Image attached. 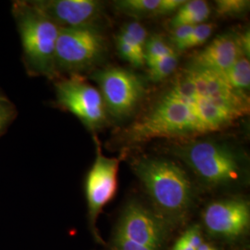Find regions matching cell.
Here are the masks:
<instances>
[{"label": "cell", "mask_w": 250, "mask_h": 250, "mask_svg": "<svg viewBox=\"0 0 250 250\" xmlns=\"http://www.w3.org/2000/svg\"><path fill=\"white\" fill-rule=\"evenodd\" d=\"M236 37H237V42L239 47L241 49L242 54L250 59V32L246 31L244 33H239L236 34Z\"/></svg>", "instance_id": "484cf974"}, {"label": "cell", "mask_w": 250, "mask_h": 250, "mask_svg": "<svg viewBox=\"0 0 250 250\" xmlns=\"http://www.w3.org/2000/svg\"><path fill=\"white\" fill-rule=\"evenodd\" d=\"M57 102L60 107L77 117L90 131H96L107 122V109L98 88L82 75H69L56 83Z\"/></svg>", "instance_id": "52a82bcc"}, {"label": "cell", "mask_w": 250, "mask_h": 250, "mask_svg": "<svg viewBox=\"0 0 250 250\" xmlns=\"http://www.w3.org/2000/svg\"><path fill=\"white\" fill-rule=\"evenodd\" d=\"M175 154L209 186L232 184L241 177L238 155L224 144L190 140L177 146Z\"/></svg>", "instance_id": "277c9868"}, {"label": "cell", "mask_w": 250, "mask_h": 250, "mask_svg": "<svg viewBox=\"0 0 250 250\" xmlns=\"http://www.w3.org/2000/svg\"><path fill=\"white\" fill-rule=\"evenodd\" d=\"M107 41L98 27L60 28L56 46L59 73L82 75L99 64L107 52Z\"/></svg>", "instance_id": "5b68a950"}, {"label": "cell", "mask_w": 250, "mask_h": 250, "mask_svg": "<svg viewBox=\"0 0 250 250\" xmlns=\"http://www.w3.org/2000/svg\"><path fill=\"white\" fill-rule=\"evenodd\" d=\"M174 52L176 51L173 46L169 45L162 36L159 35L150 36L147 38L145 46L146 65Z\"/></svg>", "instance_id": "e0dca14e"}, {"label": "cell", "mask_w": 250, "mask_h": 250, "mask_svg": "<svg viewBox=\"0 0 250 250\" xmlns=\"http://www.w3.org/2000/svg\"><path fill=\"white\" fill-rule=\"evenodd\" d=\"M203 221L208 231L215 235L237 237L250 226V204L243 199L215 201L206 208Z\"/></svg>", "instance_id": "30bf717a"}, {"label": "cell", "mask_w": 250, "mask_h": 250, "mask_svg": "<svg viewBox=\"0 0 250 250\" xmlns=\"http://www.w3.org/2000/svg\"><path fill=\"white\" fill-rule=\"evenodd\" d=\"M161 0H118L114 2L117 10L136 19L154 18L155 10Z\"/></svg>", "instance_id": "9a60e30c"}, {"label": "cell", "mask_w": 250, "mask_h": 250, "mask_svg": "<svg viewBox=\"0 0 250 250\" xmlns=\"http://www.w3.org/2000/svg\"><path fill=\"white\" fill-rule=\"evenodd\" d=\"M7 100H8V99L0 91V102H4V101H7Z\"/></svg>", "instance_id": "83f0119b"}, {"label": "cell", "mask_w": 250, "mask_h": 250, "mask_svg": "<svg viewBox=\"0 0 250 250\" xmlns=\"http://www.w3.org/2000/svg\"><path fill=\"white\" fill-rule=\"evenodd\" d=\"M216 13L220 17L237 18L246 14L250 7V0H217Z\"/></svg>", "instance_id": "d6986e66"}, {"label": "cell", "mask_w": 250, "mask_h": 250, "mask_svg": "<svg viewBox=\"0 0 250 250\" xmlns=\"http://www.w3.org/2000/svg\"><path fill=\"white\" fill-rule=\"evenodd\" d=\"M133 168L153 203L163 213L178 217L189 208L193 199L191 182L176 162L164 158H143Z\"/></svg>", "instance_id": "3957f363"}, {"label": "cell", "mask_w": 250, "mask_h": 250, "mask_svg": "<svg viewBox=\"0 0 250 250\" xmlns=\"http://www.w3.org/2000/svg\"><path fill=\"white\" fill-rule=\"evenodd\" d=\"M120 33L125 36V39L134 46L138 53L145 57V46L147 40V32L141 23L137 21L126 23Z\"/></svg>", "instance_id": "ac0fdd59"}, {"label": "cell", "mask_w": 250, "mask_h": 250, "mask_svg": "<svg viewBox=\"0 0 250 250\" xmlns=\"http://www.w3.org/2000/svg\"><path fill=\"white\" fill-rule=\"evenodd\" d=\"M107 113L119 120L131 116L146 95L141 76L125 68L110 66L94 72Z\"/></svg>", "instance_id": "8992f818"}, {"label": "cell", "mask_w": 250, "mask_h": 250, "mask_svg": "<svg viewBox=\"0 0 250 250\" xmlns=\"http://www.w3.org/2000/svg\"><path fill=\"white\" fill-rule=\"evenodd\" d=\"M113 247L115 250H154L128 239L119 232H116L114 235Z\"/></svg>", "instance_id": "d4e9b609"}, {"label": "cell", "mask_w": 250, "mask_h": 250, "mask_svg": "<svg viewBox=\"0 0 250 250\" xmlns=\"http://www.w3.org/2000/svg\"><path fill=\"white\" fill-rule=\"evenodd\" d=\"M203 243L201 228L199 225H192L182 234L171 250H197Z\"/></svg>", "instance_id": "7402d4cb"}, {"label": "cell", "mask_w": 250, "mask_h": 250, "mask_svg": "<svg viewBox=\"0 0 250 250\" xmlns=\"http://www.w3.org/2000/svg\"><path fill=\"white\" fill-rule=\"evenodd\" d=\"M29 3L59 28L97 27L104 5L98 0H33Z\"/></svg>", "instance_id": "9c48e42d"}, {"label": "cell", "mask_w": 250, "mask_h": 250, "mask_svg": "<svg viewBox=\"0 0 250 250\" xmlns=\"http://www.w3.org/2000/svg\"><path fill=\"white\" fill-rule=\"evenodd\" d=\"M12 14L21 36L27 72L34 76L58 78L56 46L60 28L29 1H15Z\"/></svg>", "instance_id": "7a4b0ae2"}, {"label": "cell", "mask_w": 250, "mask_h": 250, "mask_svg": "<svg viewBox=\"0 0 250 250\" xmlns=\"http://www.w3.org/2000/svg\"><path fill=\"white\" fill-rule=\"evenodd\" d=\"M187 0H161L157 9L155 10L154 17H163L174 14Z\"/></svg>", "instance_id": "cb8c5ba5"}, {"label": "cell", "mask_w": 250, "mask_h": 250, "mask_svg": "<svg viewBox=\"0 0 250 250\" xmlns=\"http://www.w3.org/2000/svg\"><path fill=\"white\" fill-rule=\"evenodd\" d=\"M210 15L208 3L204 0H190L174 13L169 21L171 30L181 26H196L204 23Z\"/></svg>", "instance_id": "4fadbf2b"}, {"label": "cell", "mask_w": 250, "mask_h": 250, "mask_svg": "<svg viewBox=\"0 0 250 250\" xmlns=\"http://www.w3.org/2000/svg\"><path fill=\"white\" fill-rule=\"evenodd\" d=\"M223 75L232 89L247 94L250 87V59L241 56Z\"/></svg>", "instance_id": "5bb4252c"}, {"label": "cell", "mask_w": 250, "mask_h": 250, "mask_svg": "<svg viewBox=\"0 0 250 250\" xmlns=\"http://www.w3.org/2000/svg\"><path fill=\"white\" fill-rule=\"evenodd\" d=\"M235 34L228 33L215 37L204 49L197 52L188 65L224 74L241 57Z\"/></svg>", "instance_id": "7c38bea8"}, {"label": "cell", "mask_w": 250, "mask_h": 250, "mask_svg": "<svg viewBox=\"0 0 250 250\" xmlns=\"http://www.w3.org/2000/svg\"><path fill=\"white\" fill-rule=\"evenodd\" d=\"M96 146V159L85 180L88 216L93 227L102 208L115 196L120 164L119 159L103 155L98 139Z\"/></svg>", "instance_id": "ba28073f"}, {"label": "cell", "mask_w": 250, "mask_h": 250, "mask_svg": "<svg viewBox=\"0 0 250 250\" xmlns=\"http://www.w3.org/2000/svg\"><path fill=\"white\" fill-rule=\"evenodd\" d=\"M16 117V108L9 100L0 102V134L8 128Z\"/></svg>", "instance_id": "603a6c76"}, {"label": "cell", "mask_w": 250, "mask_h": 250, "mask_svg": "<svg viewBox=\"0 0 250 250\" xmlns=\"http://www.w3.org/2000/svg\"><path fill=\"white\" fill-rule=\"evenodd\" d=\"M214 23H201L194 27L192 34L188 37V40L179 47L178 51H186L193 47L203 45L206 41L212 35L214 31Z\"/></svg>", "instance_id": "ffe728a7"}, {"label": "cell", "mask_w": 250, "mask_h": 250, "mask_svg": "<svg viewBox=\"0 0 250 250\" xmlns=\"http://www.w3.org/2000/svg\"><path fill=\"white\" fill-rule=\"evenodd\" d=\"M117 232L154 250L160 249L164 239V230L159 219L137 202L126 206Z\"/></svg>", "instance_id": "8fae6325"}, {"label": "cell", "mask_w": 250, "mask_h": 250, "mask_svg": "<svg viewBox=\"0 0 250 250\" xmlns=\"http://www.w3.org/2000/svg\"><path fill=\"white\" fill-rule=\"evenodd\" d=\"M197 250H217L213 247H211V246H209V245H208V244H204V243H202L201 245H200V247L197 249Z\"/></svg>", "instance_id": "4316f807"}, {"label": "cell", "mask_w": 250, "mask_h": 250, "mask_svg": "<svg viewBox=\"0 0 250 250\" xmlns=\"http://www.w3.org/2000/svg\"><path fill=\"white\" fill-rule=\"evenodd\" d=\"M250 107L249 95L232 89L223 74L188 65L126 129L125 140H195L232 126L250 114Z\"/></svg>", "instance_id": "6da1fadb"}, {"label": "cell", "mask_w": 250, "mask_h": 250, "mask_svg": "<svg viewBox=\"0 0 250 250\" xmlns=\"http://www.w3.org/2000/svg\"><path fill=\"white\" fill-rule=\"evenodd\" d=\"M146 65L148 67L149 79L153 82H162L169 78L176 71L178 67V56L174 52Z\"/></svg>", "instance_id": "2e32d148"}, {"label": "cell", "mask_w": 250, "mask_h": 250, "mask_svg": "<svg viewBox=\"0 0 250 250\" xmlns=\"http://www.w3.org/2000/svg\"><path fill=\"white\" fill-rule=\"evenodd\" d=\"M116 47L119 55L135 68H141L146 65L143 55L138 53L120 32L116 36Z\"/></svg>", "instance_id": "44dd1931"}]
</instances>
